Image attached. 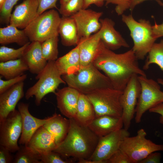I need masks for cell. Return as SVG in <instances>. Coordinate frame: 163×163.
Segmentation results:
<instances>
[{
    "label": "cell",
    "instance_id": "obj_10",
    "mask_svg": "<svg viewBox=\"0 0 163 163\" xmlns=\"http://www.w3.org/2000/svg\"><path fill=\"white\" fill-rule=\"evenodd\" d=\"M22 130L21 115L19 110H15L0 121V145L11 153L16 152L20 148L18 142Z\"/></svg>",
    "mask_w": 163,
    "mask_h": 163
},
{
    "label": "cell",
    "instance_id": "obj_40",
    "mask_svg": "<svg viewBox=\"0 0 163 163\" xmlns=\"http://www.w3.org/2000/svg\"><path fill=\"white\" fill-rule=\"evenodd\" d=\"M11 153L7 148L0 145V163H13L14 156Z\"/></svg>",
    "mask_w": 163,
    "mask_h": 163
},
{
    "label": "cell",
    "instance_id": "obj_9",
    "mask_svg": "<svg viewBox=\"0 0 163 163\" xmlns=\"http://www.w3.org/2000/svg\"><path fill=\"white\" fill-rule=\"evenodd\" d=\"M141 90L135 109V121L140 123L143 114L148 110L163 103V92L159 84L146 76L139 75Z\"/></svg>",
    "mask_w": 163,
    "mask_h": 163
},
{
    "label": "cell",
    "instance_id": "obj_6",
    "mask_svg": "<svg viewBox=\"0 0 163 163\" xmlns=\"http://www.w3.org/2000/svg\"><path fill=\"white\" fill-rule=\"evenodd\" d=\"M61 18L56 10L51 9L38 15L24 30L30 42L42 43L58 36Z\"/></svg>",
    "mask_w": 163,
    "mask_h": 163
},
{
    "label": "cell",
    "instance_id": "obj_41",
    "mask_svg": "<svg viewBox=\"0 0 163 163\" xmlns=\"http://www.w3.org/2000/svg\"><path fill=\"white\" fill-rule=\"evenodd\" d=\"M161 158V154L155 152L149 155L139 163H159L160 162Z\"/></svg>",
    "mask_w": 163,
    "mask_h": 163
},
{
    "label": "cell",
    "instance_id": "obj_28",
    "mask_svg": "<svg viewBox=\"0 0 163 163\" xmlns=\"http://www.w3.org/2000/svg\"><path fill=\"white\" fill-rule=\"evenodd\" d=\"M28 70V68L22 58L0 62V74L6 80L22 75Z\"/></svg>",
    "mask_w": 163,
    "mask_h": 163
},
{
    "label": "cell",
    "instance_id": "obj_16",
    "mask_svg": "<svg viewBox=\"0 0 163 163\" xmlns=\"http://www.w3.org/2000/svg\"><path fill=\"white\" fill-rule=\"evenodd\" d=\"M100 39L105 47L113 51L122 47H129L128 43L114 28L115 24L111 19L105 18L100 19Z\"/></svg>",
    "mask_w": 163,
    "mask_h": 163
},
{
    "label": "cell",
    "instance_id": "obj_1",
    "mask_svg": "<svg viewBox=\"0 0 163 163\" xmlns=\"http://www.w3.org/2000/svg\"><path fill=\"white\" fill-rule=\"evenodd\" d=\"M138 60L132 49L123 53H116L105 47L101 41L93 63L104 73L114 88L123 91L133 75L146 76L140 68Z\"/></svg>",
    "mask_w": 163,
    "mask_h": 163
},
{
    "label": "cell",
    "instance_id": "obj_46",
    "mask_svg": "<svg viewBox=\"0 0 163 163\" xmlns=\"http://www.w3.org/2000/svg\"><path fill=\"white\" fill-rule=\"evenodd\" d=\"M157 82L159 84L161 85L163 87V79H162L160 78L158 79Z\"/></svg>",
    "mask_w": 163,
    "mask_h": 163
},
{
    "label": "cell",
    "instance_id": "obj_11",
    "mask_svg": "<svg viewBox=\"0 0 163 163\" xmlns=\"http://www.w3.org/2000/svg\"><path fill=\"white\" fill-rule=\"evenodd\" d=\"M129 135L128 130L122 128L99 137L93 153L88 159L99 163H107V160L120 149L122 142Z\"/></svg>",
    "mask_w": 163,
    "mask_h": 163
},
{
    "label": "cell",
    "instance_id": "obj_26",
    "mask_svg": "<svg viewBox=\"0 0 163 163\" xmlns=\"http://www.w3.org/2000/svg\"><path fill=\"white\" fill-rule=\"evenodd\" d=\"M96 117L94 107L86 95L80 93L74 118L80 124L88 126Z\"/></svg>",
    "mask_w": 163,
    "mask_h": 163
},
{
    "label": "cell",
    "instance_id": "obj_37",
    "mask_svg": "<svg viewBox=\"0 0 163 163\" xmlns=\"http://www.w3.org/2000/svg\"><path fill=\"white\" fill-rule=\"evenodd\" d=\"M131 0H105L106 5L113 4L116 5L115 11L119 15H122L129 9Z\"/></svg>",
    "mask_w": 163,
    "mask_h": 163
},
{
    "label": "cell",
    "instance_id": "obj_31",
    "mask_svg": "<svg viewBox=\"0 0 163 163\" xmlns=\"http://www.w3.org/2000/svg\"><path fill=\"white\" fill-rule=\"evenodd\" d=\"M58 36L48 39L41 43L43 56L47 62L55 61L58 58Z\"/></svg>",
    "mask_w": 163,
    "mask_h": 163
},
{
    "label": "cell",
    "instance_id": "obj_20",
    "mask_svg": "<svg viewBox=\"0 0 163 163\" xmlns=\"http://www.w3.org/2000/svg\"><path fill=\"white\" fill-rule=\"evenodd\" d=\"M101 43L99 30L88 37L79 40L78 47L81 66L93 62L99 51Z\"/></svg>",
    "mask_w": 163,
    "mask_h": 163
},
{
    "label": "cell",
    "instance_id": "obj_38",
    "mask_svg": "<svg viewBox=\"0 0 163 163\" xmlns=\"http://www.w3.org/2000/svg\"><path fill=\"white\" fill-rule=\"evenodd\" d=\"M107 163H132L127 155L120 149L107 160Z\"/></svg>",
    "mask_w": 163,
    "mask_h": 163
},
{
    "label": "cell",
    "instance_id": "obj_45",
    "mask_svg": "<svg viewBox=\"0 0 163 163\" xmlns=\"http://www.w3.org/2000/svg\"><path fill=\"white\" fill-rule=\"evenodd\" d=\"M148 0H131L129 9L131 11H133L136 6Z\"/></svg>",
    "mask_w": 163,
    "mask_h": 163
},
{
    "label": "cell",
    "instance_id": "obj_35",
    "mask_svg": "<svg viewBox=\"0 0 163 163\" xmlns=\"http://www.w3.org/2000/svg\"><path fill=\"white\" fill-rule=\"evenodd\" d=\"M64 158L60 154L53 151L40 156L42 163H70L73 162Z\"/></svg>",
    "mask_w": 163,
    "mask_h": 163
},
{
    "label": "cell",
    "instance_id": "obj_23",
    "mask_svg": "<svg viewBox=\"0 0 163 163\" xmlns=\"http://www.w3.org/2000/svg\"><path fill=\"white\" fill-rule=\"evenodd\" d=\"M43 126L54 137L58 146L67 134L70 120L55 113L50 117L49 120Z\"/></svg>",
    "mask_w": 163,
    "mask_h": 163
},
{
    "label": "cell",
    "instance_id": "obj_47",
    "mask_svg": "<svg viewBox=\"0 0 163 163\" xmlns=\"http://www.w3.org/2000/svg\"><path fill=\"white\" fill-rule=\"evenodd\" d=\"M69 0H59L60 5H62L66 3Z\"/></svg>",
    "mask_w": 163,
    "mask_h": 163
},
{
    "label": "cell",
    "instance_id": "obj_48",
    "mask_svg": "<svg viewBox=\"0 0 163 163\" xmlns=\"http://www.w3.org/2000/svg\"><path fill=\"white\" fill-rule=\"evenodd\" d=\"M5 0H0V9L1 8L4 4Z\"/></svg>",
    "mask_w": 163,
    "mask_h": 163
},
{
    "label": "cell",
    "instance_id": "obj_15",
    "mask_svg": "<svg viewBox=\"0 0 163 163\" xmlns=\"http://www.w3.org/2000/svg\"><path fill=\"white\" fill-rule=\"evenodd\" d=\"M38 0H24L17 5L11 13L10 24L25 29L38 15Z\"/></svg>",
    "mask_w": 163,
    "mask_h": 163
},
{
    "label": "cell",
    "instance_id": "obj_5",
    "mask_svg": "<svg viewBox=\"0 0 163 163\" xmlns=\"http://www.w3.org/2000/svg\"><path fill=\"white\" fill-rule=\"evenodd\" d=\"M55 61L48 62L43 70L36 76L37 81L27 90L25 94L27 100L34 96L37 106L40 105L46 95L50 93L55 94L60 84H66L56 66Z\"/></svg>",
    "mask_w": 163,
    "mask_h": 163
},
{
    "label": "cell",
    "instance_id": "obj_13",
    "mask_svg": "<svg viewBox=\"0 0 163 163\" xmlns=\"http://www.w3.org/2000/svg\"><path fill=\"white\" fill-rule=\"evenodd\" d=\"M103 14L102 12L82 8L71 16L76 24L79 40L88 37L100 30V20Z\"/></svg>",
    "mask_w": 163,
    "mask_h": 163
},
{
    "label": "cell",
    "instance_id": "obj_43",
    "mask_svg": "<svg viewBox=\"0 0 163 163\" xmlns=\"http://www.w3.org/2000/svg\"><path fill=\"white\" fill-rule=\"evenodd\" d=\"M105 0H83V9H87L91 5L94 4L98 7L103 6Z\"/></svg>",
    "mask_w": 163,
    "mask_h": 163
},
{
    "label": "cell",
    "instance_id": "obj_25",
    "mask_svg": "<svg viewBox=\"0 0 163 163\" xmlns=\"http://www.w3.org/2000/svg\"><path fill=\"white\" fill-rule=\"evenodd\" d=\"M59 33L62 44L65 46L77 45L79 41L76 24L71 17L61 18Z\"/></svg>",
    "mask_w": 163,
    "mask_h": 163
},
{
    "label": "cell",
    "instance_id": "obj_19",
    "mask_svg": "<svg viewBox=\"0 0 163 163\" xmlns=\"http://www.w3.org/2000/svg\"><path fill=\"white\" fill-rule=\"evenodd\" d=\"M26 146L40 156L57 147L54 137L43 126L36 131Z\"/></svg>",
    "mask_w": 163,
    "mask_h": 163
},
{
    "label": "cell",
    "instance_id": "obj_44",
    "mask_svg": "<svg viewBox=\"0 0 163 163\" xmlns=\"http://www.w3.org/2000/svg\"><path fill=\"white\" fill-rule=\"evenodd\" d=\"M149 112L160 115L159 120L161 123H163V103H160L149 110Z\"/></svg>",
    "mask_w": 163,
    "mask_h": 163
},
{
    "label": "cell",
    "instance_id": "obj_12",
    "mask_svg": "<svg viewBox=\"0 0 163 163\" xmlns=\"http://www.w3.org/2000/svg\"><path fill=\"white\" fill-rule=\"evenodd\" d=\"M139 75H133L123 91L120 101L124 128L128 130L133 118L141 90Z\"/></svg>",
    "mask_w": 163,
    "mask_h": 163
},
{
    "label": "cell",
    "instance_id": "obj_34",
    "mask_svg": "<svg viewBox=\"0 0 163 163\" xmlns=\"http://www.w3.org/2000/svg\"><path fill=\"white\" fill-rule=\"evenodd\" d=\"M19 0H5L0 9V23L3 24L10 23L11 12L13 6Z\"/></svg>",
    "mask_w": 163,
    "mask_h": 163
},
{
    "label": "cell",
    "instance_id": "obj_3",
    "mask_svg": "<svg viewBox=\"0 0 163 163\" xmlns=\"http://www.w3.org/2000/svg\"><path fill=\"white\" fill-rule=\"evenodd\" d=\"M99 70L92 63L81 66L75 73L63 75L62 78L68 86L86 95L99 89L113 88L109 78Z\"/></svg>",
    "mask_w": 163,
    "mask_h": 163
},
{
    "label": "cell",
    "instance_id": "obj_8",
    "mask_svg": "<svg viewBox=\"0 0 163 163\" xmlns=\"http://www.w3.org/2000/svg\"><path fill=\"white\" fill-rule=\"evenodd\" d=\"M143 129L139 130L136 136H128L122 142L120 149L128 156L132 163H139L150 153L163 151V145L155 143L146 138Z\"/></svg>",
    "mask_w": 163,
    "mask_h": 163
},
{
    "label": "cell",
    "instance_id": "obj_21",
    "mask_svg": "<svg viewBox=\"0 0 163 163\" xmlns=\"http://www.w3.org/2000/svg\"><path fill=\"white\" fill-rule=\"evenodd\" d=\"M41 43L38 41L31 42L22 57L30 72L37 75L43 70L48 62L43 56Z\"/></svg>",
    "mask_w": 163,
    "mask_h": 163
},
{
    "label": "cell",
    "instance_id": "obj_7",
    "mask_svg": "<svg viewBox=\"0 0 163 163\" xmlns=\"http://www.w3.org/2000/svg\"><path fill=\"white\" fill-rule=\"evenodd\" d=\"M123 91L114 88H104L87 95L92 104L96 117L108 115L122 117L120 99Z\"/></svg>",
    "mask_w": 163,
    "mask_h": 163
},
{
    "label": "cell",
    "instance_id": "obj_14",
    "mask_svg": "<svg viewBox=\"0 0 163 163\" xmlns=\"http://www.w3.org/2000/svg\"><path fill=\"white\" fill-rule=\"evenodd\" d=\"M29 104L22 102L19 103L18 105L22 124V132L18 142L20 145H27L36 131L43 126L50 118V117L40 119L34 117L29 111Z\"/></svg>",
    "mask_w": 163,
    "mask_h": 163
},
{
    "label": "cell",
    "instance_id": "obj_30",
    "mask_svg": "<svg viewBox=\"0 0 163 163\" xmlns=\"http://www.w3.org/2000/svg\"><path fill=\"white\" fill-rule=\"evenodd\" d=\"M14 163H42L40 155L27 146L21 145L14 156Z\"/></svg>",
    "mask_w": 163,
    "mask_h": 163
},
{
    "label": "cell",
    "instance_id": "obj_36",
    "mask_svg": "<svg viewBox=\"0 0 163 163\" xmlns=\"http://www.w3.org/2000/svg\"><path fill=\"white\" fill-rule=\"evenodd\" d=\"M27 78V75L23 74L17 77L7 79L0 78V94L5 92L16 84L24 82Z\"/></svg>",
    "mask_w": 163,
    "mask_h": 163
},
{
    "label": "cell",
    "instance_id": "obj_32",
    "mask_svg": "<svg viewBox=\"0 0 163 163\" xmlns=\"http://www.w3.org/2000/svg\"><path fill=\"white\" fill-rule=\"evenodd\" d=\"M30 41L17 49L8 47L4 46L0 47V61L5 62L22 58L24 52L30 43Z\"/></svg>",
    "mask_w": 163,
    "mask_h": 163
},
{
    "label": "cell",
    "instance_id": "obj_33",
    "mask_svg": "<svg viewBox=\"0 0 163 163\" xmlns=\"http://www.w3.org/2000/svg\"><path fill=\"white\" fill-rule=\"evenodd\" d=\"M83 0H69L61 5L58 9L62 16L71 17L83 8Z\"/></svg>",
    "mask_w": 163,
    "mask_h": 163
},
{
    "label": "cell",
    "instance_id": "obj_22",
    "mask_svg": "<svg viewBox=\"0 0 163 163\" xmlns=\"http://www.w3.org/2000/svg\"><path fill=\"white\" fill-rule=\"evenodd\" d=\"M123 126L122 117L104 115L96 117L88 126L100 137L120 129Z\"/></svg>",
    "mask_w": 163,
    "mask_h": 163
},
{
    "label": "cell",
    "instance_id": "obj_27",
    "mask_svg": "<svg viewBox=\"0 0 163 163\" xmlns=\"http://www.w3.org/2000/svg\"><path fill=\"white\" fill-rule=\"evenodd\" d=\"M30 41L24 29L18 30L16 27L10 24L0 28V43L1 44L15 43L22 46Z\"/></svg>",
    "mask_w": 163,
    "mask_h": 163
},
{
    "label": "cell",
    "instance_id": "obj_4",
    "mask_svg": "<svg viewBox=\"0 0 163 163\" xmlns=\"http://www.w3.org/2000/svg\"><path fill=\"white\" fill-rule=\"evenodd\" d=\"M122 20L128 28L133 41L132 49L138 60H143L156 40L149 21L141 19L137 21L131 14H124L122 15Z\"/></svg>",
    "mask_w": 163,
    "mask_h": 163
},
{
    "label": "cell",
    "instance_id": "obj_2",
    "mask_svg": "<svg viewBox=\"0 0 163 163\" xmlns=\"http://www.w3.org/2000/svg\"><path fill=\"white\" fill-rule=\"evenodd\" d=\"M68 132L63 141L53 151L65 158L88 159L93 153L99 137L88 126L70 119Z\"/></svg>",
    "mask_w": 163,
    "mask_h": 163
},
{
    "label": "cell",
    "instance_id": "obj_39",
    "mask_svg": "<svg viewBox=\"0 0 163 163\" xmlns=\"http://www.w3.org/2000/svg\"><path fill=\"white\" fill-rule=\"evenodd\" d=\"M58 0H38V15L49 9L57 8L56 3Z\"/></svg>",
    "mask_w": 163,
    "mask_h": 163
},
{
    "label": "cell",
    "instance_id": "obj_42",
    "mask_svg": "<svg viewBox=\"0 0 163 163\" xmlns=\"http://www.w3.org/2000/svg\"><path fill=\"white\" fill-rule=\"evenodd\" d=\"M158 4L163 7V3L160 0H156ZM153 35L156 39L163 36V23L158 24L155 23L154 25L152 26Z\"/></svg>",
    "mask_w": 163,
    "mask_h": 163
},
{
    "label": "cell",
    "instance_id": "obj_17",
    "mask_svg": "<svg viewBox=\"0 0 163 163\" xmlns=\"http://www.w3.org/2000/svg\"><path fill=\"white\" fill-rule=\"evenodd\" d=\"M80 93L69 86L59 89L56 92L57 107L61 113L70 119L75 116Z\"/></svg>",
    "mask_w": 163,
    "mask_h": 163
},
{
    "label": "cell",
    "instance_id": "obj_18",
    "mask_svg": "<svg viewBox=\"0 0 163 163\" xmlns=\"http://www.w3.org/2000/svg\"><path fill=\"white\" fill-rule=\"evenodd\" d=\"M24 82L18 83L0 94V121L15 110L19 101L24 95Z\"/></svg>",
    "mask_w": 163,
    "mask_h": 163
},
{
    "label": "cell",
    "instance_id": "obj_24",
    "mask_svg": "<svg viewBox=\"0 0 163 163\" xmlns=\"http://www.w3.org/2000/svg\"><path fill=\"white\" fill-rule=\"evenodd\" d=\"M55 63L62 76L76 72L81 67L78 46L58 58L55 61Z\"/></svg>",
    "mask_w": 163,
    "mask_h": 163
},
{
    "label": "cell",
    "instance_id": "obj_29",
    "mask_svg": "<svg viewBox=\"0 0 163 163\" xmlns=\"http://www.w3.org/2000/svg\"><path fill=\"white\" fill-rule=\"evenodd\" d=\"M152 64L157 65L163 71V40L155 43L148 54L143 69L147 70Z\"/></svg>",
    "mask_w": 163,
    "mask_h": 163
}]
</instances>
